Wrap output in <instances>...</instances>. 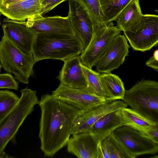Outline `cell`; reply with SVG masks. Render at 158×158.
Listing matches in <instances>:
<instances>
[{"label":"cell","instance_id":"obj_1","mask_svg":"<svg viewBox=\"0 0 158 158\" xmlns=\"http://www.w3.org/2000/svg\"><path fill=\"white\" fill-rule=\"evenodd\" d=\"M38 105L40 149L44 156L52 157L67 146L74 122L82 113L52 94L42 96Z\"/></svg>","mask_w":158,"mask_h":158},{"label":"cell","instance_id":"obj_2","mask_svg":"<svg viewBox=\"0 0 158 158\" xmlns=\"http://www.w3.org/2000/svg\"><path fill=\"white\" fill-rule=\"evenodd\" d=\"M84 49L76 35L65 34H37L32 54L35 63L45 59L64 61L80 55Z\"/></svg>","mask_w":158,"mask_h":158},{"label":"cell","instance_id":"obj_3","mask_svg":"<svg viewBox=\"0 0 158 158\" xmlns=\"http://www.w3.org/2000/svg\"><path fill=\"white\" fill-rule=\"evenodd\" d=\"M20 91L21 96L15 105L0 121V158L7 157L4 152L6 146L39 102L36 91L26 87Z\"/></svg>","mask_w":158,"mask_h":158},{"label":"cell","instance_id":"obj_4","mask_svg":"<svg viewBox=\"0 0 158 158\" xmlns=\"http://www.w3.org/2000/svg\"><path fill=\"white\" fill-rule=\"evenodd\" d=\"M131 108L155 123H158V82L142 79L125 90L122 99Z\"/></svg>","mask_w":158,"mask_h":158},{"label":"cell","instance_id":"obj_5","mask_svg":"<svg viewBox=\"0 0 158 158\" xmlns=\"http://www.w3.org/2000/svg\"><path fill=\"white\" fill-rule=\"evenodd\" d=\"M0 63L6 72L13 74L22 83L28 84L34 74L35 63L32 54L22 51L4 34L0 41Z\"/></svg>","mask_w":158,"mask_h":158},{"label":"cell","instance_id":"obj_6","mask_svg":"<svg viewBox=\"0 0 158 158\" xmlns=\"http://www.w3.org/2000/svg\"><path fill=\"white\" fill-rule=\"evenodd\" d=\"M112 134L129 158H135L145 154H155L158 152V144L144 133L129 127H120Z\"/></svg>","mask_w":158,"mask_h":158},{"label":"cell","instance_id":"obj_7","mask_svg":"<svg viewBox=\"0 0 158 158\" xmlns=\"http://www.w3.org/2000/svg\"><path fill=\"white\" fill-rule=\"evenodd\" d=\"M122 30L112 22L105 26L93 25V34L86 48L80 54L82 64L92 69L113 38Z\"/></svg>","mask_w":158,"mask_h":158},{"label":"cell","instance_id":"obj_8","mask_svg":"<svg viewBox=\"0 0 158 158\" xmlns=\"http://www.w3.org/2000/svg\"><path fill=\"white\" fill-rule=\"evenodd\" d=\"M123 34L130 46L135 50L144 52L158 43V16L144 14L139 26L134 32L126 31Z\"/></svg>","mask_w":158,"mask_h":158},{"label":"cell","instance_id":"obj_9","mask_svg":"<svg viewBox=\"0 0 158 158\" xmlns=\"http://www.w3.org/2000/svg\"><path fill=\"white\" fill-rule=\"evenodd\" d=\"M51 94L76 108L82 113L107 101L104 98L92 93L87 88H72L60 83L58 87L52 91Z\"/></svg>","mask_w":158,"mask_h":158},{"label":"cell","instance_id":"obj_10","mask_svg":"<svg viewBox=\"0 0 158 158\" xmlns=\"http://www.w3.org/2000/svg\"><path fill=\"white\" fill-rule=\"evenodd\" d=\"M130 46L124 35L119 34L111 40L97 62L96 70L102 73L118 68L128 56Z\"/></svg>","mask_w":158,"mask_h":158},{"label":"cell","instance_id":"obj_11","mask_svg":"<svg viewBox=\"0 0 158 158\" xmlns=\"http://www.w3.org/2000/svg\"><path fill=\"white\" fill-rule=\"evenodd\" d=\"M11 20L26 26L37 34H59L75 35L68 16L44 17L41 15L24 22Z\"/></svg>","mask_w":158,"mask_h":158},{"label":"cell","instance_id":"obj_12","mask_svg":"<svg viewBox=\"0 0 158 158\" xmlns=\"http://www.w3.org/2000/svg\"><path fill=\"white\" fill-rule=\"evenodd\" d=\"M122 100L106 101L79 115L75 119L71 135L90 131L94 123L105 114L111 111L127 107Z\"/></svg>","mask_w":158,"mask_h":158},{"label":"cell","instance_id":"obj_13","mask_svg":"<svg viewBox=\"0 0 158 158\" xmlns=\"http://www.w3.org/2000/svg\"><path fill=\"white\" fill-rule=\"evenodd\" d=\"M2 25L3 34L19 49L28 54H32L34 43L37 34L23 24L6 19Z\"/></svg>","mask_w":158,"mask_h":158},{"label":"cell","instance_id":"obj_14","mask_svg":"<svg viewBox=\"0 0 158 158\" xmlns=\"http://www.w3.org/2000/svg\"><path fill=\"white\" fill-rule=\"evenodd\" d=\"M40 0H23L0 6V12L7 19L24 22L42 15Z\"/></svg>","mask_w":158,"mask_h":158},{"label":"cell","instance_id":"obj_15","mask_svg":"<svg viewBox=\"0 0 158 158\" xmlns=\"http://www.w3.org/2000/svg\"><path fill=\"white\" fill-rule=\"evenodd\" d=\"M68 16L76 35L81 40L84 49L87 46L93 34V25L88 15L76 2L69 0Z\"/></svg>","mask_w":158,"mask_h":158},{"label":"cell","instance_id":"obj_16","mask_svg":"<svg viewBox=\"0 0 158 158\" xmlns=\"http://www.w3.org/2000/svg\"><path fill=\"white\" fill-rule=\"evenodd\" d=\"M68 141L67 151L78 158H98V143L90 131L72 135Z\"/></svg>","mask_w":158,"mask_h":158},{"label":"cell","instance_id":"obj_17","mask_svg":"<svg viewBox=\"0 0 158 158\" xmlns=\"http://www.w3.org/2000/svg\"><path fill=\"white\" fill-rule=\"evenodd\" d=\"M63 61L62 68L57 77L60 84L72 88H86V82L80 55Z\"/></svg>","mask_w":158,"mask_h":158},{"label":"cell","instance_id":"obj_18","mask_svg":"<svg viewBox=\"0 0 158 158\" xmlns=\"http://www.w3.org/2000/svg\"><path fill=\"white\" fill-rule=\"evenodd\" d=\"M142 15L139 0H132L117 16V26L123 32H135L139 27Z\"/></svg>","mask_w":158,"mask_h":158},{"label":"cell","instance_id":"obj_19","mask_svg":"<svg viewBox=\"0 0 158 158\" xmlns=\"http://www.w3.org/2000/svg\"><path fill=\"white\" fill-rule=\"evenodd\" d=\"M121 109L105 114L92 126L89 131L94 135L98 143L117 128L123 126Z\"/></svg>","mask_w":158,"mask_h":158},{"label":"cell","instance_id":"obj_20","mask_svg":"<svg viewBox=\"0 0 158 158\" xmlns=\"http://www.w3.org/2000/svg\"><path fill=\"white\" fill-rule=\"evenodd\" d=\"M99 77L106 101L122 100L126 90L123 82L118 76L110 72L100 74Z\"/></svg>","mask_w":158,"mask_h":158},{"label":"cell","instance_id":"obj_21","mask_svg":"<svg viewBox=\"0 0 158 158\" xmlns=\"http://www.w3.org/2000/svg\"><path fill=\"white\" fill-rule=\"evenodd\" d=\"M123 126H126L145 133L154 123L142 116L131 108L127 107L121 110Z\"/></svg>","mask_w":158,"mask_h":158},{"label":"cell","instance_id":"obj_22","mask_svg":"<svg viewBox=\"0 0 158 158\" xmlns=\"http://www.w3.org/2000/svg\"><path fill=\"white\" fill-rule=\"evenodd\" d=\"M98 158H129L112 133L99 142Z\"/></svg>","mask_w":158,"mask_h":158},{"label":"cell","instance_id":"obj_23","mask_svg":"<svg viewBox=\"0 0 158 158\" xmlns=\"http://www.w3.org/2000/svg\"><path fill=\"white\" fill-rule=\"evenodd\" d=\"M132 0H99L104 20L108 24L116 20L117 16Z\"/></svg>","mask_w":158,"mask_h":158},{"label":"cell","instance_id":"obj_24","mask_svg":"<svg viewBox=\"0 0 158 158\" xmlns=\"http://www.w3.org/2000/svg\"><path fill=\"white\" fill-rule=\"evenodd\" d=\"M77 3L90 18L93 25L105 26L99 0H71Z\"/></svg>","mask_w":158,"mask_h":158},{"label":"cell","instance_id":"obj_25","mask_svg":"<svg viewBox=\"0 0 158 158\" xmlns=\"http://www.w3.org/2000/svg\"><path fill=\"white\" fill-rule=\"evenodd\" d=\"M82 66L86 82L87 89L92 93L105 99L100 80V73L82 64Z\"/></svg>","mask_w":158,"mask_h":158},{"label":"cell","instance_id":"obj_26","mask_svg":"<svg viewBox=\"0 0 158 158\" xmlns=\"http://www.w3.org/2000/svg\"><path fill=\"white\" fill-rule=\"evenodd\" d=\"M19 99L18 96L12 91L0 90V121L12 110Z\"/></svg>","mask_w":158,"mask_h":158},{"label":"cell","instance_id":"obj_27","mask_svg":"<svg viewBox=\"0 0 158 158\" xmlns=\"http://www.w3.org/2000/svg\"><path fill=\"white\" fill-rule=\"evenodd\" d=\"M10 73H0V89H8L17 90L18 82Z\"/></svg>","mask_w":158,"mask_h":158},{"label":"cell","instance_id":"obj_28","mask_svg":"<svg viewBox=\"0 0 158 158\" xmlns=\"http://www.w3.org/2000/svg\"><path fill=\"white\" fill-rule=\"evenodd\" d=\"M43 9L42 14L44 15L55 8L60 4L69 0H40Z\"/></svg>","mask_w":158,"mask_h":158},{"label":"cell","instance_id":"obj_29","mask_svg":"<svg viewBox=\"0 0 158 158\" xmlns=\"http://www.w3.org/2000/svg\"><path fill=\"white\" fill-rule=\"evenodd\" d=\"M144 134L153 142L158 144V123L151 127Z\"/></svg>","mask_w":158,"mask_h":158},{"label":"cell","instance_id":"obj_30","mask_svg":"<svg viewBox=\"0 0 158 158\" xmlns=\"http://www.w3.org/2000/svg\"><path fill=\"white\" fill-rule=\"evenodd\" d=\"M146 64L148 66L153 69L157 72L158 71V49H157L155 50L153 56L146 61Z\"/></svg>","mask_w":158,"mask_h":158},{"label":"cell","instance_id":"obj_31","mask_svg":"<svg viewBox=\"0 0 158 158\" xmlns=\"http://www.w3.org/2000/svg\"><path fill=\"white\" fill-rule=\"evenodd\" d=\"M23 0H3L2 4H5L11 3L19 2Z\"/></svg>","mask_w":158,"mask_h":158},{"label":"cell","instance_id":"obj_32","mask_svg":"<svg viewBox=\"0 0 158 158\" xmlns=\"http://www.w3.org/2000/svg\"><path fill=\"white\" fill-rule=\"evenodd\" d=\"M3 1V0H0V6L2 4Z\"/></svg>","mask_w":158,"mask_h":158},{"label":"cell","instance_id":"obj_33","mask_svg":"<svg viewBox=\"0 0 158 158\" xmlns=\"http://www.w3.org/2000/svg\"><path fill=\"white\" fill-rule=\"evenodd\" d=\"M1 14L0 12V25L1 24Z\"/></svg>","mask_w":158,"mask_h":158},{"label":"cell","instance_id":"obj_34","mask_svg":"<svg viewBox=\"0 0 158 158\" xmlns=\"http://www.w3.org/2000/svg\"><path fill=\"white\" fill-rule=\"evenodd\" d=\"M2 67V65L0 63V72L1 71V68Z\"/></svg>","mask_w":158,"mask_h":158}]
</instances>
